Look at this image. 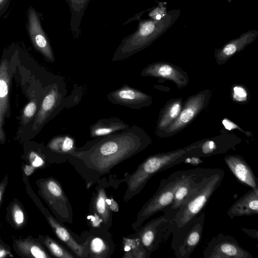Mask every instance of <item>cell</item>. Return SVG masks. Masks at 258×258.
I'll return each mask as SVG.
<instances>
[{
    "instance_id": "obj_1",
    "label": "cell",
    "mask_w": 258,
    "mask_h": 258,
    "mask_svg": "<svg viewBox=\"0 0 258 258\" xmlns=\"http://www.w3.org/2000/svg\"><path fill=\"white\" fill-rule=\"evenodd\" d=\"M152 142L141 127L133 125L120 132L95 138L67 156L85 179L87 187L121 162L146 149Z\"/></svg>"
},
{
    "instance_id": "obj_2",
    "label": "cell",
    "mask_w": 258,
    "mask_h": 258,
    "mask_svg": "<svg viewBox=\"0 0 258 258\" xmlns=\"http://www.w3.org/2000/svg\"><path fill=\"white\" fill-rule=\"evenodd\" d=\"M194 143L175 150L151 155L145 159L126 178L127 187L123 202H127L139 194L149 180L157 173L178 165L189 158Z\"/></svg>"
},
{
    "instance_id": "obj_3",
    "label": "cell",
    "mask_w": 258,
    "mask_h": 258,
    "mask_svg": "<svg viewBox=\"0 0 258 258\" xmlns=\"http://www.w3.org/2000/svg\"><path fill=\"white\" fill-rule=\"evenodd\" d=\"M181 11L174 9L167 12L161 19L143 20L139 24L137 31L124 38L112 57V61L128 58L147 48L165 33L175 23Z\"/></svg>"
},
{
    "instance_id": "obj_4",
    "label": "cell",
    "mask_w": 258,
    "mask_h": 258,
    "mask_svg": "<svg viewBox=\"0 0 258 258\" xmlns=\"http://www.w3.org/2000/svg\"><path fill=\"white\" fill-rule=\"evenodd\" d=\"M225 175L222 169L206 168L190 196L174 218L175 227H180L198 215L221 185Z\"/></svg>"
},
{
    "instance_id": "obj_5",
    "label": "cell",
    "mask_w": 258,
    "mask_h": 258,
    "mask_svg": "<svg viewBox=\"0 0 258 258\" xmlns=\"http://www.w3.org/2000/svg\"><path fill=\"white\" fill-rule=\"evenodd\" d=\"M182 173V170L176 171L160 181L154 195L141 208L135 221L132 224L134 230L136 231L146 220L155 214L163 212L170 206Z\"/></svg>"
},
{
    "instance_id": "obj_6",
    "label": "cell",
    "mask_w": 258,
    "mask_h": 258,
    "mask_svg": "<svg viewBox=\"0 0 258 258\" xmlns=\"http://www.w3.org/2000/svg\"><path fill=\"white\" fill-rule=\"evenodd\" d=\"M206 214L198 215L180 227H174L172 233L171 247L177 258H188L202 239Z\"/></svg>"
},
{
    "instance_id": "obj_7",
    "label": "cell",
    "mask_w": 258,
    "mask_h": 258,
    "mask_svg": "<svg viewBox=\"0 0 258 258\" xmlns=\"http://www.w3.org/2000/svg\"><path fill=\"white\" fill-rule=\"evenodd\" d=\"M175 227L174 218L164 213L138 229L134 235L138 236L148 257L168 239Z\"/></svg>"
},
{
    "instance_id": "obj_8",
    "label": "cell",
    "mask_w": 258,
    "mask_h": 258,
    "mask_svg": "<svg viewBox=\"0 0 258 258\" xmlns=\"http://www.w3.org/2000/svg\"><path fill=\"white\" fill-rule=\"evenodd\" d=\"M211 95V90H205L188 97L183 102L177 117L159 137H171L182 131L206 107Z\"/></svg>"
},
{
    "instance_id": "obj_9",
    "label": "cell",
    "mask_w": 258,
    "mask_h": 258,
    "mask_svg": "<svg viewBox=\"0 0 258 258\" xmlns=\"http://www.w3.org/2000/svg\"><path fill=\"white\" fill-rule=\"evenodd\" d=\"M205 258H252L230 235L219 233L209 242L203 252Z\"/></svg>"
},
{
    "instance_id": "obj_10",
    "label": "cell",
    "mask_w": 258,
    "mask_h": 258,
    "mask_svg": "<svg viewBox=\"0 0 258 258\" xmlns=\"http://www.w3.org/2000/svg\"><path fill=\"white\" fill-rule=\"evenodd\" d=\"M240 138L233 134H223L195 143L190 157H208L224 154L241 143Z\"/></svg>"
},
{
    "instance_id": "obj_11",
    "label": "cell",
    "mask_w": 258,
    "mask_h": 258,
    "mask_svg": "<svg viewBox=\"0 0 258 258\" xmlns=\"http://www.w3.org/2000/svg\"><path fill=\"white\" fill-rule=\"evenodd\" d=\"M206 168H197L182 170V173L175 188L173 202L170 206L164 210L174 218L180 207L186 201L201 178Z\"/></svg>"
},
{
    "instance_id": "obj_12",
    "label": "cell",
    "mask_w": 258,
    "mask_h": 258,
    "mask_svg": "<svg viewBox=\"0 0 258 258\" xmlns=\"http://www.w3.org/2000/svg\"><path fill=\"white\" fill-rule=\"evenodd\" d=\"M106 97L111 103L136 110L148 107L152 103L150 95L127 84L109 92Z\"/></svg>"
},
{
    "instance_id": "obj_13",
    "label": "cell",
    "mask_w": 258,
    "mask_h": 258,
    "mask_svg": "<svg viewBox=\"0 0 258 258\" xmlns=\"http://www.w3.org/2000/svg\"><path fill=\"white\" fill-rule=\"evenodd\" d=\"M141 75L170 80L175 84L178 89L186 87L189 82L187 74L181 68L163 61L149 64L143 69Z\"/></svg>"
},
{
    "instance_id": "obj_14",
    "label": "cell",
    "mask_w": 258,
    "mask_h": 258,
    "mask_svg": "<svg viewBox=\"0 0 258 258\" xmlns=\"http://www.w3.org/2000/svg\"><path fill=\"white\" fill-rule=\"evenodd\" d=\"M84 241L89 257L95 258L110 257L114 251V245L111 236L105 229H92ZM87 234V233H86Z\"/></svg>"
},
{
    "instance_id": "obj_15",
    "label": "cell",
    "mask_w": 258,
    "mask_h": 258,
    "mask_svg": "<svg viewBox=\"0 0 258 258\" xmlns=\"http://www.w3.org/2000/svg\"><path fill=\"white\" fill-rule=\"evenodd\" d=\"M46 189L50 204L53 207L59 220L72 223V208L60 184L55 180H49L46 184Z\"/></svg>"
},
{
    "instance_id": "obj_16",
    "label": "cell",
    "mask_w": 258,
    "mask_h": 258,
    "mask_svg": "<svg viewBox=\"0 0 258 258\" xmlns=\"http://www.w3.org/2000/svg\"><path fill=\"white\" fill-rule=\"evenodd\" d=\"M258 36V31L250 30L239 37L229 41L221 48L215 49L214 57L219 65H223L238 52L253 42Z\"/></svg>"
},
{
    "instance_id": "obj_17",
    "label": "cell",
    "mask_w": 258,
    "mask_h": 258,
    "mask_svg": "<svg viewBox=\"0 0 258 258\" xmlns=\"http://www.w3.org/2000/svg\"><path fill=\"white\" fill-rule=\"evenodd\" d=\"M28 29L31 39L37 48L49 60L54 61V57L40 20L34 9L31 7L28 11Z\"/></svg>"
},
{
    "instance_id": "obj_18",
    "label": "cell",
    "mask_w": 258,
    "mask_h": 258,
    "mask_svg": "<svg viewBox=\"0 0 258 258\" xmlns=\"http://www.w3.org/2000/svg\"><path fill=\"white\" fill-rule=\"evenodd\" d=\"M224 161L233 174L241 183L258 191L257 178L244 158L239 155H229Z\"/></svg>"
},
{
    "instance_id": "obj_19",
    "label": "cell",
    "mask_w": 258,
    "mask_h": 258,
    "mask_svg": "<svg viewBox=\"0 0 258 258\" xmlns=\"http://www.w3.org/2000/svg\"><path fill=\"white\" fill-rule=\"evenodd\" d=\"M258 214V191L253 188L237 200L228 209L227 215L231 219Z\"/></svg>"
},
{
    "instance_id": "obj_20",
    "label": "cell",
    "mask_w": 258,
    "mask_h": 258,
    "mask_svg": "<svg viewBox=\"0 0 258 258\" xmlns=\"http://www.w3.org/2000/svg\"><path fill=\"white\" fill-rule=\"evenodd\" d=\"M105 179L102 178L98 181L99 182L96 187V192L94 194L90 207L102 219L105 228L108 230L112 225V213L106 201Z\"/></svg>"
},
{
    "instance_id": "obj_21",
    "label": "cell",
    "mask_w": 258,
    "mask_h": 258,
    "mask_svg": "<svg viewBox=\"0 0 258 258\" xmlns=\"http://www.w3.org/2000/svg\"><path fill=\"white\" fill-rule=\"evenodd\" d=\"M48 221L57 237L76 256L81 258L89 257V253L84 242H78L71 231L64 225L52 217H48Z\"/></svg>"
},
{
    "instance_id": "obj_22",
    "label": "cell",
    "mask_w": 258,
    "mask_h": 258,
    "mask_svg": "<svg viewBox=\"0 0 258 258\" xmlns=\"http://www.w3.org/2000/svg\"><path fill=\"white\" fill-rule=\"evenodd\" d=\"M183 104L182 98L169 100L161 109L156 126L155 134L159 136L178 116Z\"/></svg>"
},
{
    "instance_id": "obj_23",
    "label": "cell",
    "mask_w": 258,
    "mask_h": 258,
    "mask_svg": "<svg viewBox=\"0 0 258 258\" xmlns=\"http://www.w3.org/2000/svg\"><path fill=\"white\" fill-rule=\"evenodd\" d=\"M130 126L117 117H111L98 119L90 126L91 137L106 136L129 128Z\"/></svg>"
},
{
    "instance_id": "obj_24",
    "label": "cell",
    "mask_w": 258,
    "mask_h": 258,
    "mask_svg": "<svg viewBox=\"0 0 258 258\" xmlns=\"http://www.w3.org/2000/svg\"><path fill=\"white\" fill-rule=\"evenodd\" d=\"M122 246L125 252L123 257L148 258L140 238L134 234L122 237Z\"/></svg>"
},
{
    "instance_id": "obj_25",
    "label": "cell",
    "mask_w": 258,
    "mask_h": 258,
    "mask_svg": "<svg viewBox=\"0 0 258 258\" xmlns=\"http://www.w3.org/2000/svg\"><path fill=\"white\" fill-rule=\"evenodd\" d=\"M49 147L52 150L67 158L77 149L75 139L68 135L56 137L51 141Z\"/></svg>"
},
{
    "instance_id": "obj_26",
    "label": "cell",
    "mask_w": 258,
    "mask_h": 258,
    "mask_svg": "<svg viewBox=\"0 0 258 258\" xmlns=\"http://www.w3.org/2000/svg\"><path fill=\"white\" fill-rule=\"evenodd\" d=\"M69 4L71 12V28L72 31L79 32L80 22L84 11L90 0H66Z\"/></svg>"
},
{
    "instance_id": "obj_27",
    "label": "cell",
    "mask_w": 258,
    "mask_h": 258,
    "mask_svg": "<svg viewBox=\"0 0 258 258\" xmlns=\"http://www.w3.org/2000/svg\"><path fill=\"white\" fill-rule=\"evenodd\" d=\"M46 244L54 256L60 258H74L75 256L55 241L47 238Z\"/></svg>"
},
{
    "instance_id": "obj_28",
    "label": "cell",
    "mask_w": 258,
    "mask_h": 258,
    "mask_svg": "<svg viewBox=\"0 0 258 258\" xmlns=\"http://www.w3.org/2000/svg\"><path fill=\"white\" fill-rule=\"evenodd\" d=\"M232 96L234 101L239 103H243L246 101L248 94L244 87L237 85L232 88Z\"/></svg>"
},
{
    "instance_id": "obj_29",
    "label": "cell",
    "mask_w": 258,
    "mask_h": 258,
    "mask_svg": "<svg viewBox=\"0 0 258 258\" xmlns=\"http://www.w3.org/2000/svg\"><path fill=\"white\" fill-rule=\"evenodd\" d=\"M223 125L225 126V127L228 130H231L232 129H238L241 132L244 133L247 137H252V134L250 132H245L242 129H241L240 127H239L237 125L235 124L234 123L231 122L227 118H225L222 121Z\"/></svg>"
},
{
    "instance_id": "obj_30",
    "label": "cell",
    "mask_w": 258,
    "mask_h": 258,
    "mask_svg": "<svg viewBox=\"0 0 258 258\" xmlns=\"http://www.w3.org/2000/svg\"><path fill=\"white\" fill-rule=\"evenodd\" d=\"M36 110V105L34 102H31L25 107L24 114L25 116L30 117L33 115Z\"/></svg>"
},
{
    "instance_id": "obj_31",
    "label": "cell",
    "mask_w": 258,
    "mask_h": 258,
    "mask_svg": "<svg viewBox=\"0 0 258 258\" xmlns=\"http://www.w3.org/2000/svg\"><path fill=\"white\" fill-rule=\"evenodd\" d=\"M30 250L32 254L35 257L46 258L48 257L45 252L37 246H32Z\"/></svg>"
},
{
    "instance_id": "obj_32",
    "label": "cell",
    "mask_w": 258,
    "mask_h": 258,
    "mask_svg": "<svg viewBox=\"0 0 258 258\" xmlns=\"http://www.w3.org/2000/svg\"><path fill=\"white\" fill-rule=\"evenodd\" d=\"M107 203L109 210L113 212H117L119 211V205L116 201L113 198H107L106 199Z\"/></svg>"
},
{
    "instance_id": "obj_33",
    "label": "cell",
    "mask_w": 258,
    "mask_h": 258,
    "mask_svg": "<svg viewBox=\"0 0 258 258\" xmlns=\"http://www.w3.org/2000/svg\"><path fill=\"white\" fill-rule=\"evenodd\" d=\"M8 93V85L3 80L0 79V98L5 97Z\"/></svg>"
},
{
    "instance_id": "obj_34",
    "label": "cell",
    "mask_w": 258,
    "mask_h": 258,
    "mask_svg": "<svg viewBox=\"0 0 258 258\" xmlns=\"http://www.w3.org/2000/svg\"><path fill=\"white\" fill-rule=\"evenodd\" d=\"M241 230L248 236L254 239H258V231L256 229H250L246 228H241Z\"/></svg>"
},
{
    "instance_id": "obj_35",
    "label": "cell",
    "mask_w": 258,
    "mask_h": 258,
    "mask_svg": "<svg viewBox=\"0 0 258 258\" xmlns=\"http://www.w3.org/2000/svg\"><path fill=\"white\" fill-rule=\"evenodd\" d=\"M14 218L17 224H20L23 223L24 221V215L21 210L17 209L15 211L14 213Z\"/></svg>"
},
{
    "instance_id": "obj_36",
    "label": "cell",
    "mask_w": 258,
    "mask_h": 258,
    "mask_svg": "<svg viewBox=\"0 0 258 258\" xmlns=\"http://www.w3.org/2000/svg\"><path fill=\"white\" fill-rule=\"evenodd\" d=\"M31 153L32 154L33 157H34L33 158L34 159L32 162L33 166L34 167H39V166H41L43 163V161L42 159L40 157L37 156L36 154H35L34 153L32 152Z\"/></svg>"
},
{
    "instance_id": "obj_37",
    "label": "cell",
    "mask_w": 258,
    "mask_h": 258,
    "mask_svg": "<svg viewBox=\"0 0 258 258\" xmlns=\"http://www.w3.org/2000/svg\"><path fill=\"white\" fill-rule=\"evenodd\" d=\"M10 0H0V16L7 8Z\"/></svg>"
},
{
    "instance_id": "obj_38",
    "label": "cell",
    "mask_w": 258,
    "mask_h": 258,
    "mask_svg": "<svg viewBox=\"0 0 258 258\" xmlns=\"http://www.w3.org/2000/svg\"><path fill=\"white\" fill-rule=\"evenodd\" d=\"M28 167V169L30 168V169H31V170H32L31 171V172H32V171H32V170H33V168L32 169V168H31V167ZM26 172V174L27 175H29V174H30V172L29 171V170L28 171H28H26V172Z\"/></svg>"
},
{
    "instance_id": "obj_39",
    "label": "cell",
    "mask_w": 258,
    "mask_h": 258,
    "mask_svg": "<svg viewBox=\"0 0 258 258\" xmlns=\"http://www.w3.org/2000/svg\"><path fill=\"white\" fill-rule=\"evenodd\" d=\"M1 192L0 191V201H1Z\"/></svg>"
},
{
    "instance_id": "obj_40",
    "label": "cell",
    "mask_w": 258,
    "mask_h": 258,
    "mask_svg": "<svg viewBox=\"0 0 258 258\" xmlns=\"http://www.w3.org/2000/svg\"><path fill=\"white\" fill-rule=\"evenodd\" d=\"M0 112H1V107H0Z\"/></svg>"
}]
</instances>
